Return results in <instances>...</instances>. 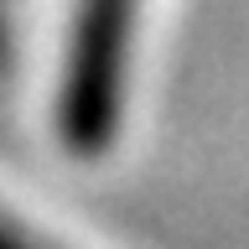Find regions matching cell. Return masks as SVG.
Segmentation results:
<instances>
[{
    "instance_id": "1",
    "label": "cell",
    "mask_w": 249,
    "mask_h": 249,
    "mask_svg": "<svg viewBox=\"0 0 249 249\" xmlns=\"http://www.w3.org/2000/svg\"><path fill=\"white\" fill-rule=\"evenodd\" d=\"M135 11L140 0H89V11H83L73 68H68V99H62V124H68L73 145H99L114 124L120 68H124Z\"/></svg>"
}]
</instances>
